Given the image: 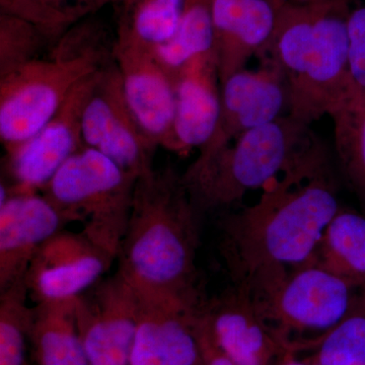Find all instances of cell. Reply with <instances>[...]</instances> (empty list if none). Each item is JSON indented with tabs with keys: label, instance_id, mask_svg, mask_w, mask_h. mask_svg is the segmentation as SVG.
Masks as SVG:
<instances>
[{
	"label": "cell",
	"instance_id": "obj_1",
	"mask_svg": "<svg viewBox=\"0 0 365 365\" xmlns=\"http://www.w3.org/2000/svg\"><path fill=\"white\" fill-rule=\"evenodd\" d=\"M340 208L331 163L271 182L256 203L220 222V254L232 284L246 287L309 263Z\"/></svg>",
	"mask_w": 365,
	"mask_h": 365
},
{
	"label": "cell",
	"instance_id": "obj_2",
	"mask_svg": "<svg viewBox=\"0 0 365 365\" xmlns=\"http://www.w3.org/2000/svg\"><path fill=\"white\" fill-rule=\"evenodd\" d=\"M201 216L174 168L139 176L117 272L140 295L205 302L196 264Z\"/></svg>",
	"mask_w": 365,
	"mask_h": 365
},
{
	"label": "cell",
	"instance_id": "obj_3",
	"mask_svg": "<svg viewBox=\"0 0 365 365\" xmlns=\"http://www.w3.org/2000/svg\"><path fill=\"white\" fill-rule=\"evenodd\" d=\"M275 1L277 21L265 56L277 63L287 81L288 115L311 125L330 116L354 93L348 39L350 0L309 6Z\"/></svg>",
	"mask_w": 365,
	"mask_h": 365
},
{
	"label": "cell",
	"instance_id": "obj_4",
	"mask_svg": "<svg viewBox=\"0 0 365 365\" xmlns=\"http://www.w3.org/2000/svg\"><path fill=\"white\" fill-rule=\"evenodd\" d=\"M328 163V150L311 125L285 115L225 148L199 153L182 176L203 215L230 207L285 175Z\"/></svg>",
	"mask_w": 365,
	"mask_h": 365
},
{
	"label": "cell",
	"instance_id": "obj_5",
	"mask_svg": "<svg viewBox=\"0 0 365 365\" xmlns=\"http://www.w3.org/2000/svg\"><path fill=\"white\" fill-rule=\"evenodd\" d=\"M114 38L88 16L66 31L45 56L0 78V141L7 151L42 129L83 79L113 59Z\"/></svg>",
	"mask_w": 365,
	"mask_h": 365
},
{
	"label": "cell",
	"instance_id": "obj_6",
	"mask_svg": "<svg viewBox=\"0 0 365 365\" xmlns=\"http://www.w3.org/2000/svg\"><path fill=\"white\" fill-rule=\"evenodd\" d=\"M137 179L103 153L85 146L60 168L41 193L67 223H81V232L117 260Z\"/></svg>",
	"mask_w": 365,
	"mask_h": 365
},
{
	"label": "cell",
	"instance_id": "obj_7",
	"mask_svg": "<svg viewBox=\"0 0 365 365\" xmlns=\"http://www.w3.org/2000/svg\"><path fill=\"white\" fill-rule=\"evenodd\" d=\"M239 287L249 294L266 325L288 349L294 336L300 335L294 352L306 334L309 339L297 351L337 325L359 289L311 264L281 271L249 287Z\"/></svg>",
	"mask_w": 365,
	"mask_h": 365
},
{
	"label": "cell",
	"instance_id": "obj_8",
	"mask_svg": "<svg viewBox=\"0 0 365 365\" xmlns=\"http://www.w3.org/2000/svg\"><path fill=\"white\" fill-rule=\"evenodd\" d=\"M81 137L86 148L103 153L137 177L153 169L158 145L132 114L114 59L100 71L86 102Z\"/></svg>",
	"mask_w": 365,
	"mask_h": 365
},
{
	"label": "cell",
	"instance_id": "obj_9",
	"mask_svg": "<svg viewBox=\"0 0 365 365\" xmlns=\"http://www.w3.org/2000/svg\"><path fill=\"white\" fill-rule=\"evenodd\" d=\"M101 71L81 81L35 135L6 151V172L11 180L6 184L9 196L41 193L60 168L85 148L81 118Z\"/></svg>",
	"mask_w": 365,
	"mask_h": 365
},
{
	"label": "cell",
	"instance_id": "obj_10",
	"mask_svg": "<svg viewBox=\"0 0 365 365\" xmlns=\"http://www.w3.org/2000/svg\"><path fill=\"white\" fill-rule=\"evenodd\" d=\"M138 311V294L117 271L76 297V326L90 365H130Z\"/></svg>",
	"mask_w": 365,
	"mask_h": 365
},
{
	"label": "cell",
	"instance_id": "obj_11",
	"mask_svg": "<svg viewBox=\"0 0 365 365\" xmlns=\"http://www.w3.org/2000/svg\"><path fill=\"white\" fill-rule=\"evenodd\" d=\"M116 258L83 232L59 230L40 247L25 275L35 304L76 299L102 279Z\"/></svg>",
	"mask_w": 365,
	"mask_h": 365
},
{
	"label": "cell",
	"instance_id": "obj_12",
	"mask_svg": "<svg viewBox=\"0 0 365 365\" xmlns=\"http://www.w3.org/2000/svg\"><path fill=\"white\" fill-rule=\"evenodd\" d=\"M254 71L235 72L220 83V116L215 135L200 153L225 148L242 134L288 115L287 81L271 57Z\"/></svg>",
	"mask_w": 365,
	"mask_h": 365
},
{
	"label": "cell",
	"instance_id": "obj_13",
	"mask_svg": "<svg viewBox=\"0 0 365 365\" xmlns=\"http://www.w3.org/2000/svg\"><path fill=\"white\" fill-rule=\"evenodd\" d=\"M138 299L130 365L203 364L196 327L205 302L140 294Z\"/></svg>",
	"mask_w": 365,
	"mask_h": 365
},
{
	"label": "cell",
	"instance_id": "obj_14",
	"mask_svg": "<svg viewBox=\"0 0 365 365\" xmlns=\"http://www.w3.org/2000/svg\"><path fill=\"white\" fill-rule=\"evenodd\" d=\"M113 57L127 104L158 148L175 153V81L153 51L115 37Z\"/></svg>",
	"mask_w": 365,
	"mask_h": 365
},
{
	"label": "cell",
	"instance_id": "obj_15",
	"mask_svg": "<svg viewBox=\"0 0 365 365\" xmlns=\"http://www.w3.org/2000/svg\"><path fill=\"white\" fill-rule=\"evenodd\" d=\"M201 313L216 344L237 365H274L292 351L266 325L249 294L237 285L206 300Z\"/></svg>",
	"mask_w": 365,
	"mask_h": 365
},
{
	"label": "cell",
	"instance_id": "obj_16",
	"mask_svg": "<svg viewBox=\"0 0 365 365\" xmlns=\"http://www.w3.org/2000/svg\"><path fill=\"white\" fill-rule=\"evenodd\" d=\"M276 21L275 0H215L213 54L220 83L267 54Z\"/></svg>",
	"mask_w": 365,
	"mask_h": 365
},
{
	"label": "cell",
	"instance_id": "obj_17",
	"mask_svg": "<svg viewBox=\"0 0 365 365\" xmlns=\"http://www.w3.org/2000/svg\"><path fill=\"white\" fill-rule=\"evenodd\" d=\"M67 225L42 193L11 195L0 205V290L24 279L40 247Z\"/></svg>",
	"mask_w": 365,
	"mask_h": 365
},
{
	"label": "cell",
	"instance_id": "obj_18",
	"mask_svg": "<svg viewBox=\"0 0 365 365\" xmlns=\"http://www.w3.org/2000/svg\"><path fill=\"white\" fill-rule=\"evenodd\" d=\"M175 81V153L200 150L215 135L220 116V78L213 52L190 60Z\"/></svg>",
	"mask_w": 365,
	"mask_h": 365
},
{
	"label": "cell",
	"instance_id": "obj_19",
	"mask_svg": "<svg viewBox=\"0 0 365 365\" xmlns=\"http://www.w3.org/2000/svg\"><path fill=\"white\" fill-rule=\"evenodd\" d=\"M307 264L350 287H365V213L341 207L324 230Z\"/></svg>",
	"mask_w": 365,
	"mask_h": 365
},
{
	"label": "cell",
	"instance_id": "obj_20",
	"mask_svg": "<svg viewBox=\"0 0 365 365\" xmlns=\"http://www.w3.org/2000/svg\"><path fill=\"white\" fill-rule=\"evenodd\" d=\"M76 299L33 307L31 333L41 365H90L76 326Z\"/></svg>",
	"mask_w": 365,
	"mask_h": 365
},
{
	"label": "cell",
	"instance_id": "obj_21",
	"mask_svg": "<svg viewBox=\"0 0 365 365\" xmlns=\"http://www.w3.org/2000/svg\"><path fill=\"white\" fill-rule=\"evenodd\" d=\"M186 1L123 0L115 37L153 51L177 33Z\"/></svg>",
	"mask_w": 365,
	"mask_h": 365
},
{
	"label": "cell",
	"instance_id": "obj_22",
	"mask_svg": "<svg viewBox=\"0 0 365 365\" xmlns=\"http://www.w3.org/2000/svg\"><path fill=\"white\" fill-rule=\"evenodd\" d=\"M343 181L365 213V93H354L331 113Z\"/></svg>",
	"mask_w": 365,
	"mask_h": 365
},
{
	"label": "cell",
	"instance_id": "obj_23",
	"mask_svg": "<svg viewBox=\"0 0 365 365\" xmlns=\"http://www.w3.org/2000/svg\"><path fill=\"white\" fill-rule=\"evenodd\" d=\"M215 0H187L174 37L153 50L155 58L173 78L190 60L213 52Z\"/></svg>",
	"mask_w": 365,
	"mask_h": 365
},
{
	"label": "cell",
	"instance_id": "obj_24",
	"mask_svg": "<svg viewBox=\"0 0 365 365\" xmlns=\"http://www.w3.org/2000/svg\"><path fill=\"white\" fill-rule=\"evenodd\" d=\"M314 350L313 365H365V287L357 289L337 325L300 350Z\"/></svg>",
	"mask_w": 365,
	"mask_h": 365
},
{
	"label": "cell",
	"instance_id": "obj_25",
	"mask_svg": "<svg viewBox=\"0 0 365 365\" xmlns=\"http://www.w3.org/2000/svg\"><path fill=\"white\" fill-rule=\"evenodd\" d=\"M29 297L25 278L0 290V365L25 362L26 335L33 322Z\"/></svg>",
	"mask_w": 365,
	"mask_h": 365
},
{
	"label": "cell",
	"instance_id": "obj_26",
	"mask_svg": "<svg viewBox=\"0 0 365 365\" xmlns=\"http://www.w3.org/2000/svg\"><path fill=\"white\" fill-rule=\"evenodd\" d=\"M54 44L33 24L0 14V78L45 56Z\"/></svg>",
	"mask_w": 365,
	"mask_h": 365
},
{
	"label": "cell",
	"instance_id": "obj_27",
	"mask_svg": "<svg viewBox=\"0 0 365 365\" xmlns=\"http://www.w3.org/2000/svg\"><path fill=\"white\" fill-rule=\"evenodd\" d=\"M0 14L33 24L54 43L72 26L43 0H0Z\"/></svg>",
	"mask_w": 365,
	"mask_h": 365
},
{
	"label": "cell",
	"instance_id": "obj_28",
	"mask_svg": "<svg viewBox=\"0 0 365 365\" xmlns=\"http://www.w3.org/2000/svg\"><path fill=\"white\" fill-rule=\"evenodd\" d=\"M348 39L353 90L365 93V2L350 9Z\"/></svg>",
	"mask_w": 365,
	"mask_h": 365
},
{
	"label": "cell",
	"instance_id": "obj_29",
	"mask_svg": "<svg viewBox=\"0 0 365 365\" xmlns=\"http://www.w3.org/2000/svg\"><path fill=\"white\" fill-rule=\"evenodd\" d=\"M55 13L60 14L71 26L88 16H95L98 11L110 4L119 6L123 0H43Z\"/></svg>",
	"mask_w": 365,
	"mask_h": 365
},
{
	"label": "cell",
	"instance_id": "obj_30",
	"mask_svg": "<svg viewBox=\"0 0 365 365\" xmlns=\"http://www.w3.org/2000/svg\"><path fill=\"white\" fill-rule=\"evenodd\" d=\"M197 338L200 346L201 356L205 365H237L216 344L208 326L200 312L196 327Z\"/></svg>",
	"mask_w": 365,
	"mask_h": 365
},
{
	"label": "cell",
	"instance_id": "obj_31",
	"mask_svg": "<svg viewBox=\"0 0 365 365\" xmlns=\"http://www.w3.org/2000/svg\"><path fill=\"white\" fill-rule=\"evenodd\" d=\"M274 365H313L309 360H299L297 357V353L287 351Z\"/></svg>",
	"mask_w": 365,
	"mask_h": 365
},
{
	"label": "cell",
	"instance_id": "obj_32",
	"mask_svg": "<svg viewBox=\"0 0 365 365\" xmlns=\"http://www.w3.org/2000/svg\"><path fill=\"white\" fill-rule=\"evenodd\" d=\"M289 1L294 2V4H307V6H309V4H326V2L336 1V0H289ZM350 1H351V0H350Z\"/></svg>",
	"mask_w": 365,
	"mask_h": 365
}]
</instances>
